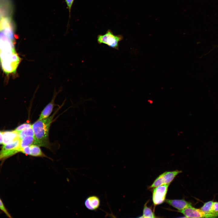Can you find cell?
<instances>
[{
	"label": "cell",
	"instance_id": "1",
	"mask_svg": "<svg viewBox=\"0 0 218 218\" xmlns=\"http://www.w3.org/2000/svg\"><path fill=\"white\" fill-rule=\"evenodd\" d=\"M14 39L0 31V64L6 74L15 73L21 61L15 50Z\"/></svg>",
	"mask_w": 218,
	"mask_h": 218
},
{
	"label": "cell",
	"instance_id": "2",
	"mask_svg": "<svg viewBox=\"0 0 218 218\" xmlns=\"http://www.w3.org/2000/svg\"><path fill=\"white\" fill-rule=\"evenodd\" d=\"M57 111L49 117L37 120L32 124L34 133V144L40 147L50 148L49 132L51 124Z\"/></svg>",
	"mask_w": 218,
	"mask_h": 218
},
{
	"label": "cell",
	"instance_id": "3",
	"mask_svg": "<svg viewBox=\"0 0 218 218\" xmlns=\"http://www.w3.org/2000/svg\"><path fill=\"white\" fill-rule=\"evenodd\" d=\"M123 39V36L121 35H114L112 31L108 29L104 35H99L97 37L98 44H105L109 47L118 50L119 43Z\"/></svg>",
	"mask_w": 218,
	"mask_h": 218
},
{
	"label": "cell",
	"instance_id": "4",
	"mask_svg": "<svg viewBox=\"0 0 218 218\" xmlns=\"http://www.w3.org/2000/svg\"><path fill=\"white\" fill-rule=\"evenodd\" d=\"M21 139H18L12 143L3 145L0 151V159H5L20 152Z\"/></svg>",
	"mask_w": 218,
	"mask_h": 218
},
{
	"label": "cell",
	"instance_id": "5",
	"mask_svg": "<svg viewBox=\"0 0 218 218\" xmlns=\"http://www.w3.org/2000/svg\"><path fill=\"white\" fill-rule=\"evenodd\" d=\"M169 185L164 184L154 188L152 200L154 206L160 204L165 201Z\"/></svg>",
	"mask_w": 218,
	"mask_h": 218
},
{
	"label": "cell",
	"instance_id": "6",
	"mask_svg": "<svg viewBox=\"0 0 218 218\" xmlns=\"http://www.w3.org/2000/svg\"><path fill=\"white\" fill-rule=\"evenodd\" d=\"M100 204L101 201L99 198L94 195L88 196L84 202L85 207L91 211H96L99 208Z\"/></svg>",
	"mask_w": 218,
	"mask_h": 218
},
{
	"label": "cell",
	"instance_id": "7",
	"mask_svg": "<svg viewBox=\"0 0 218 218\" xmlns=\"http://www.w3.org/2000/svg\"><path fill=\"white\" fill-rule=\"evenodd\" d=\"M179 212L187 218H205L200 209L195 208L192 206Z\"/></svg>",
	"mask_w": 218,
	"mask_h": 218
},
{
	"label": "cell",
	"instance_id": "8",
	"mask_svg": "<svg viewBox=\"0 0 218 218\" xmlns=\"http://www.w3.org/2000/svg\"><path fill=\"white\" fill-rule=\"evenodd\" d=\"M165 201L167 203L177 209L179 211L182 210L191 206V203L184 199H166Z\"/></svg>",
	"mask_w": 218,
	"mask_h": 218
},
{
	"label": "cell",
	"instance_id": "9",
	"mask_svg": "<svg viewBox=\"0 0 218 218\" xmlns=\"http://www.w3.org/2000/svg\"><path fill=\"white\" fill-rule=\"evenodd\" d=\"M2 133L3 145L10 143L20 138L18 132L15 130L3 131Z\"/></svg>",
	"mask_w": 218,
	"mask_h": 218
},
{
	"label": "cell",
	"instance_id": "10",
	"mask_svg": "<svg viewBox=\"0 0 218 218\" xmlns=\"http://www.w3.org/2000/svg\"><path fill=\"white\" fill-rule=\"evenodd\" d=\"M181 172V171L176 170L173 171L165 172L162 174L164 184H170L175 177Z\"/></svg>",
	"mask_w": 218,
	"mask_h": 218
},
{
	"label": "cell",
	"instance_id": "11",
	"mask_svg": "<svg viewBox=\"0 0 218 218\" xmlns=\"http://www.w3.org/2000/svg\"><path fill=\"white\" fill-rule=\"evenodd\" d=\"M52 99L51 102L48 104L41 111L38 120H41L49 117L52 112L54 107V100Z\"/></svg>",
	"mask_w": 218,
	"mask_h": 218
},
{
	"label": "cell",
	"instance_id": "12",
	"mask_svg": "<svg viewBox=\"0 0 218 218\" xmlns=\"http://www.w3.org/2000/svg\"><path fill=\"white\" fill-rule=\"evenodd\" d=\"M213 201H210L205 203L200 208L203 213L205 218H213L212 213Z\"/></svg>",
	"mask_w": 218,
	"mask_h": 218
},
{
	"label": "cell",
	"instance_id": "13",
	"mask_svg": "<svg viewBox=\"0 0 218 218\" xmlns=\"http://www.w3.org/2000/svg\"><path fill=\"white\" fill-rule=\"evenodd\" d=\"M31 150V156L38 157H48L42 151L39 146L32 144L30 146Z\"/></svg>",
	"mask_w": 218,
	"mask_h": 218
},
{
	"label": "cell",
	"instance_id": "14",
	"mask_svg": "<svg viewBox=\"0 0 218 218\" xmlns=\"http://www.w3.org/2000/svg\"><path fill=\"white\" fill-rule=\"evenodd\" d=\"M34 136H28L24 137L21 139L20 147L21 149L26 146H29L32 144H34Z\"/></svg>",
	"mask_w": 218,
	"mask_h": 218
},
{
	"label": "cell",
	"instance_id": "15",
	"mask_svg": "<svg viewBox=\"0 0 218 218\" xmlns=\"http://www.w3.org/2000/svg\"><path fill=\"white\" fill-rule=\"evenodd\" d=\"M146 203L144 206L142 216L140 217L155 218V216L151 209L148 207Z\"/></svg>",
	"mask_w": 218,
	"mask_h": 218
},
{
	"label": "cell",
	"instance_id": "16",
	"mask_svg": "<svg viewBox=\"0 0 218 218\" xmlns=\"http://www.w3.org/2000/svg\"><path fill=\"white\" fill-rule=\"evenodd\" d=\"M18 132L19 137L20 139L27 136H34V133L32 127Z\"/></svg>",
	"mask_w": 218,
	"mask_h": 218
},
{
	"label": "cell",
	"instance_id": "17",
	"mask_svg": "<svg viewBox=\"0 0 218 218\" xmlns=\"http://www.w3.org/2000/svg\"><path fill=\"white\" fill-rule=\"evenodd\" d=\"M164 184L162 174L160 175L154 181L150 188H154Z\"/></svg>",
	"mask_w": 218,
	"mask_h": 218
},
{
	"label": "cell",
	"instance_id": "18",
	"mask_svg": "<svg viewBox=\"0 0 218 218\" xmlns=\"http://www.w3.org/2000/svg\"><path fill=\"white\" fill-rule=\"evenodd\" d=\"M212 213L213 218L218 216V202H213L212 206Z\"/></svg>",
	"mask_w": 218,
	"mask_h": 218
},
{
	"label": "cell",
	"instance_id": "19",
	"mask_svg": "<svg viewBox=\"0 0 218 218\" xmlns=\"http://www.w3.org/2000/svg\"><path fill=\"white\" fill-rule=\"evenodd\" d=\"M32 127V124L29 123H24L18 126L15 130L19 132Z\"/></svg>",
	"mask_w": 218,
	"mask_h": 218
},
{
	"label": "cell",
	"instance_id": "20",
	"mask_svg": "<svg viewBox=\"0 0 218 218\" xmlns=\"http://www.w3.org/2000/svg\"><path fill=\"white\" fill-rule=\"evenodd\" d=\"M0 209L8 217L11 218V216L10 214H9L8 212L5 207L4 206L2 201L0 199Z\"/></svg>",
	"mask_w": 218,
	"mask_h": 218
},
{
	"label": "cell",
	"instance_id": "21",
	"mask_svg": "<svg viewBox=\"0 0 218 218\" xmlns=\"http://www.w3.org/2000/svg\"><path fill=\"white\" fill-rule=\"evenodd\" d=\"M20 152L26 154L27 155H31V150L30 146H26L23 148H22Z\"/></svg>",
	"mask_w": 218,
	"mask_h": 218
},
{
	"label": "cell",
	"instance_id": "22",
	"mask_svg": "<svg viewBox=\"0 0 218 218\" xmlns=\"http://www.w3.org/2000/svg\"><path fill=\"white\" fill-rule=\"evenodd\" d=\"M74 0H65L70 15L71 8Z\"/></svg>",
	"mask_w": 218,
	"mask_h": 218
},
{
	"label": "cell",
	"instance_id": "23",
	"mask_svg": "<svg viewBox=\"0 0 218 218\" xmlns=\"http://www.w3.org/2000/svg\"><path fill=\"white\" fill-rule=\"evenodd\" d=\"M3 134L2 131H0V144H3Z\"/></svg>",
	"mask_w": 218,
	"mask_h": 218
}]
</instances>
